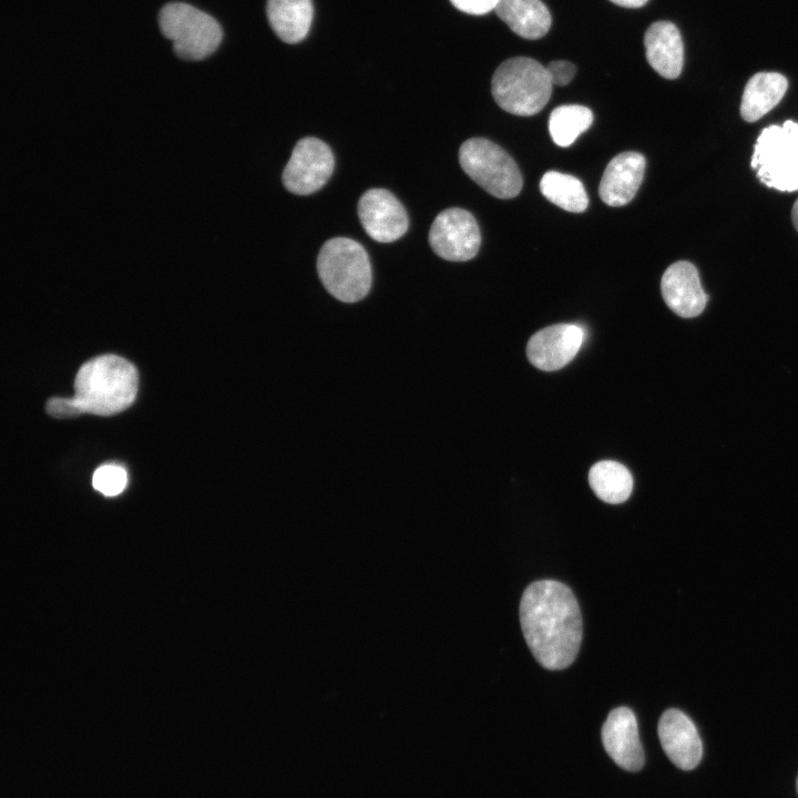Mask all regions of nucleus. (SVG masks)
Here are the masks:
<instances>
[{
  "mask_svg": "<svg viewBox=\"0 0 798 798\" xmlns=\"http://www.w3.org/2000/svg\"><path fill=\"white\" fill-rule=\"evenodd\" d=\"M520 623L530 651L544 668L563 669L574 662L583 625L567 585L555 580L531 583L521 597Z\"/></svg>",
  "mask_w": 798,
  "mask_h": 798,
  "instance_id": "obj_1",
  "label": "nucleus"
},
{
  "mask_svg": "<svg viewBox=\"0 0 798 798\" xmlns=\"http://www.w3.org/2000/svg\"><path fill=\"white\" fill-rule=\"evenodd\" d=\"M139 374L135 366L116 355H102L84 362L74 379V405L80 411L112 416L135 400Z\"/></svg>",
  "mask_w": 798,
  "mask_h": 798,
  "instance_id": "obj_2",
  "label": "nucleus"
},
{
  "mask_svg": "<svg viewBox=\"0 0 798 798\" xmlns=\"http://www.w3.org/2000/svg\"><path fill=\"white\" fill-rule=\"evenodd\" d=\"M552 85L548 69L540 62L515 57L497 68L491 80V93L502 110L530 116L539 113L549 102Z\"/></svg>",
  "mask_w": 798,
  "mask_h": 798,
  "instance_id": "obj_3",
  "label": "nucleus"
},
{
  "mask_svg": "<svg viewBox=\"0 0 798 798\" xmlns=\"http://www.w3.org/2000/svg\"><path fill=\"white\" fill-rule=\"evenodd\" d=\"M317 270L326 290L344 303L364 299L371 288L368 254L360 243L350 238L327 241L318 254Z\"/></svg>",
  "mask_w": 798,
  "mask_h": 798,
  "instance_id": "obj_4",
  "label": "nucleus"
},
{
  "mask_svg": "<svg viewBox=\"0 0 798 798\" xmlns=\"http://www.w3.org/2000/svg\"><path fill=\"white\" fill-rule=\"evenodd\" d=\"M750 164L766 186L798 191V123L788 120L765 127L757 137Z\"/></svg>",
  "mask_w": 798,
  "mask_h": 798,
  "instance_id": "obj_5",
  "label": "nucleus"
},
{
  "mask_svg": "<svg viewBox=\"0 0 798 798\" xmlns=\"http://www.w3.org/2000/svg\"><path fill=\"white\" fill-rule=\"evenodd\" d=\"M163 35L173 43L174 53L185 60H202L218 48L223 31L208 13L185 2H170L158 14Z\"/></svg>",
  "mask_w": 798,
  "mask_h": 798,
  "instance_id": "obj_6",
  "label": "nucleus"
},
{
  "mask_svg": "<svg viewBox=\"0 0 798 798\" xmlns=\"http://www.w3.org/2000/svg\"><path fill=\"white\" fill-rule=\"evenodd\" d=\"M459 162L467 175L498 198L515 197L522 188V174L510 154L483 137L469 139L460 146Z\"/></svg>",
  "mask_w": 798,
  "mask_h": 798,
  "instance_id": "obj_7",
  "label": "nucleus"
},
{
  "mask_svg": "<svg viewBox=\"0 0 798 798\" xmlns=\"http://www.w3.org/2000/svg\"><path fill=\"white\" fill-rule=\"evenodd\" d=\"M335 166L330 147L319 139L299 140L283 172V184L291 193L308 195L320 190Z\"/></svg>",
  "mask_w": 798,
  "mask_h": 798,
  "instance_id": "obj_8",
  "label": "nucleus"
},
{
  "mask_svg": "<svg viewBox=\"0 0 798 798\" xmlns=\"http://www.w3.org/2000/svg\"><path fill=\"white\" fill-rule=\"evenodd\" d=\"M429 243L432 250L450 262L473 258L481 245V235L474 216L459 207L442 211L434 218Z\"/></svg>",
  "mask_w": 798,
  "mask_h": 798,
  "instance_id": "obj_9",
  "label": "nucleus"
},
{
  "mask_svg": "<svg viewBox=\"0 0 798 798\" xmlns=\"http://www.w3.org/2000/svg\"><path fill=\"white\" fill-rule=\"evenodd\" d=\"M357 209L364 229L377 242H395L408 229L407 212L388 190L366 191L359 198Z\"/></svg>",
  "mask_w": 798,
  "mask_h": 798,
  "instance_id": "obj_10",
  "label": "nucleus"
},
{
  "mask_svg": "<svg viewBox=\"0 0 798 798\" xmlns=\"http://www.w3.org/2000/svg\"><path fill=\"white\" fill-rule=\"evenodd\" d=\"M584 340L583 329L574 324H557L535 332L526 345L530 362L543 371L559 370L577 354Z\"/></svg>",
  "mask_w": 798,
  "mask_h": 798,
  "instance_id": "obj_11",
  "label": "nucleus"
},
{
  "mask_svg": "<svg viewBox=\"0 0 798 798\" xmlns=\"http://www.w3.org/2000/svg\"><path fill=\"white\" fill-rule=\"evenodd\" d=\"M658 737L669 760L683 770L694 769L703 757L699 734L683 712L671 708L658 720Z\"/></svg>",
  "mask_w": 798,
  "mask_h": 798,
  "instance_id": "obj_12",
  "label": "nucleus"
},
{
  "mask_svg": "<svg viewBox=\"0 0 798 798\" xmlns=\"http://www.w3.org/2000/svg\"><path fill=\"white\" fill-rule=\"evenodd\" d=\"M602 741L608 756L621 768L637 771L644 765V750L634 713L627 707L610 712L602 727Z\"/></svg>",
  "mask_w": 798,
  "mask_h": 798,
  "instance_id": "obj_13",
  "label": "nucleus"
},
{
  "mask_svg": "<svg viewBox=\"0 0 798 798\" xmlns=\"http://www.w3.org/2000/svg\"><path fill=\"white\" fill-rule=\"evenodd\" d=\"M661 291L666 305L683 318L700 315L708 299L696 267L686 260L676 262L665 270Z\"/></svg>",
  "mask_w": 798,
  "mask_h": 798,
  "instance_id": "obj_14",
  "label": "nucleus"
},
{
  "mask_svg": "<svg viewBox=\"0 0 798 798\" xmlns=\"http://www.w3.org/2000/svg\"><path fill=\"white\" fill-rule=\"evenodd\" d=\"M645 166V157L638 152L627 151L613 157L600 183L601 200L613 207L630 203L642 184Z\"/></svg>",
  "mask_w": 798,
  "mask_h": 798,
  "instance_id": "obj_15",
  "label": "nucleus"
},
{
  "mask_svg": "<svg viewBox=\"0 0 798 798\" xmlns=\"http://www.w3.org/2000/svg\"><path fill=\"white\" fill-rule=\"evenodd\" d=\"M647 62L663 78L676 79L683 69L684 47L679 30L669 21L652 23L645 32Z\"/></svg>",
  "mask_w": 798,
  "mask_h": 798,
  "instance_id": "obj_16",
  "label": "nucleus"
},
{
  "mask_svg": "<svg viewBox=\"0 0 798 798\" xmlns=\"http://www.w3.org/2000/svg\"><path fill=\"white\" fill-rule=\"evenodd\" d=\"M494 11L514 33L528 40L545 35L552 23L541 0H499Z\"/></svg>",
  "mask_w": 798,
  "mask_h": 798,
  "instance_id": "obj_17",
  "label": "nucleus"
},
{
  "mask_svg": "<svg viewBox=\"0 0 798 798\" xmlns=\"http://www.w3.org/2000/svg\"><path fill=\"white\" fill-rule=\"evenodd\" d=\"M788 88L787 79L778 72H759L747 82L740 104V115L755 122L774 109Z\"/></svg>",
  "mask_w": 798,
  "mask_h": 798,
  "instance_id": "obj_18",
  "label": "nucleus"
},
{
  "mask_svg": "<svg viewBox=\"0 0 798 798\" xmlns=\"http://www.w3.org/2000/svg\"><path fill=\"white\" fill-rule=\"evenodd\" d=\"M311 0H267V17L274 32L287 43H297L313 21Z\"/></svg>",
  "mask_w": 798,
  "mask_h": 798,
  "instance_id": "obj_19",
  "label": "nucleus"
},
{
  "mask_svg": "<svg viewBox=\"0 0 798 798\" xmlns=\"http://www.w3.org/2000/svg\"><path fill=\"white\" fill-rule=\"evenodd\" d=\"M589 483L596 497L610 504L625 502L633 489L630 470L611 460L600 461L590 469Z\"/></svg>",
  "mask_w": 798,
  "mask_h": 798,
  "instance_id": "obj_20",
  "label": "nucleus"
},
{
  "mask_svg": "<svg viewBox=\"0 0 798 798\" xmlns=\"http://www.w3.org/2000/svg\"><path fill=\"white\" fill-rule=\"evenodd\" d=\"M540 191L546 200L567 212L581 213L589 204L582 182L557 171H549L542 176Z\"/></svg>",
  "mask_w": 798,
  "mask_h": 798,
  "instance_id": "obj_21",
  "label": "nucleus"
},
{
  "mask_svg": "<svg viewBox=\"0 0 798 798\" xmlns=\"http://www.w3.org/2000/svg\"><path fill=\"white\" fill-rule=\"evenodd\" d=\"M593 122L592 111L583 105L569 104L555 108L549 119V132L553 142L570 146Z\"/></svg>",
  "mask_w": 798,
  "mask_h": 798,
  "instance_id": "obj_22",
  "label": "nucleus"
},
{
  "mask_svg": "<svg viewBox=\"0 0 798 798\" xmlns=\"http://www.w3.org/2000/svg\"><path fill=\"white\" fill-rule=\"evenodd\" d=\"M126 481V471L122 467L117 464H104L95 470L92 484L95 490L104 495L114 497L124 490Z\"/></svg>",
  "mask_w": 798,
  "mask_h": 798,
  "instance_id": "obj_23",
  "label": "nucleus"
},
{
  "mask_svg": "<svg viewBox=\"0 0 798 798\" xmlns=\"http://www.w3.org/2000/svg\"><path fill=\"white\" fill-rule=\"evenodd\" d=\"M552 84L554 85H566L572 81L576 73V66L565 60H556L549 63L546 66Z\"/></svg>",
  "mask_w": 798,
  "mask_h": 798,
  "instance_id": "obj_24",
  "label": "nucleus"
},
{
  "mask_svg": "<svg viewBox=\"0 0 798 798\" xmlns=\"http://www.w3.org/2000/svg\"><path fill=\"white\" fill-rule=\"evenodd\" d=\"M45 410L54 418H71L82 413L72 398H51L47 402Z\"/></svg>",
  "mask_w": 798,
  "mask_h": 798,
  "instance_id": "obj_25",
  "label": "nucleus"
},
{
  "mask_svg": "<svg viewBox=\"0 0 798 798\" xmlns=\"http://www.w3.org/2000/svg\"><path fill=\"white\" fill-rule=\"evenodd\" d=\"M450 2L462 12L481 16L494 10L499 0H450Z\"/></svg>",
  "mask_w": 798,
  "mask_h": 798,
  "instance_id": "obj_26",
  "label": "nucleus"
},
{
  "mask_svg": "<svg viewBox=\"0 0 798 798\" xmlns=\"http://www.w3.org/2000/svg\"><path fill=\"white\" fill-rule=\"evenodd\" d=\"M611 2L624 7V8H640L643 7L648 0H610Z\"/></svg>",
  "mask_w": 798,
  "mask_h": 798,
  "instance_id": "obj_27",
  "label": "nucleus"
},
{
  "mask_svg": "<svg viewBox=\"0 0 798 798\" xmlns=\"http://www.w3.org/2000/svg\"><path fill=\"white\" fill-rule=\"evenodd\" d=\"M791 219H792L795 228L798 231V198L792 206Z\"/></svg>",
  "mask_w": 798,
  "mask_h": 798,
  "instance_id": "obj_28",
  "label": "nucleus"
},
{
  "mask_svg": "<svg viewBox=\"0 0 798 798\" xmlns=\"http://www.w3.org/2000/svg\"><path fill=\"white\" fill-rule=\"evenodd\" d=\"M797 794H798V778H797Z\"/></svg>",
  "mask_w": 798,
  "mask_h": 798,
  "instance_id": "obj_29",
  "label": "nucleus"
}]
</instances>
